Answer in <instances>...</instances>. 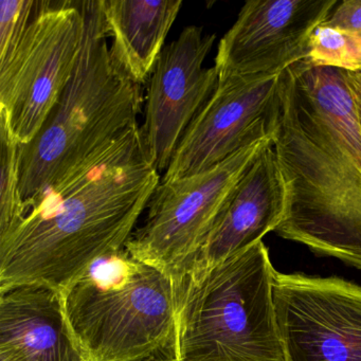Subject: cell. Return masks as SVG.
Instances as JSON below:
<instances>
[{
  "instance_id": "cell-19",
  "label": "cell",
  "mask_w": 361,
  "mask_h": 361,
  "mask_svg": "<svg viewBox=\"0 0 361 361\" xmlns=\"http://www.w3.org/2000/svg\"><path fill=\"white\" fill-rule=\"evenodd\" d=\"M344 78H345L346 84H348V90H350L353 100H354L359 123L361 126V71H358V73L344 71Z\"/></svg>"
},
{
  "instance_id": "cell-17",
  "label": "cell",
  "mask_w": 361,
  "mask_h": 361,
  "mask_svg": "<svg viewBox=\"0 0 361 361\" xmlns=\"http://www.w3.org/2000/svg\"><path fill=\"white\" fill-rule=\"evenodd\" d=\"M33 0L0 1V64L7 62L26 35L35 13Z\"/></svg>"
},
{
  "instance_id": "cell-7",
  "label": "cell",
  "mask_w": 361,
  "mask_h": 361,
  "mask_svg": "<svg viewBox=\"0 0 361 361\" xmlns=\"http://www.w3.org/2000/svg\"><path fill=\"white\" fill-rule=\"evenodd\" d=\"M84 29L81 1H37L24 39L0 64V111L20 145L37 136L68 85Z\"/></svg>"
},
{
  "instance_id": "cell-11",
  "label": "cell",
  "mask_w": 361,
  "mask_h": 361,
  "mask_svg": "<svg viewBox=\"0 0 361 361\" xmlns=\"http://www.w3.org/2000/svg\"><path fill=\"white\" fill-rule=\"evenodd\" d=\"M337 0H250L217 46L219 78L274 75L304 60Z\"/></svg>"
},
{
  "instance_id": "cell-1",
  "label": "cell",
  "mask_w": 361,
  "mask_h": 361,
  "mask_svg": "<svg viewBox=\"0 0 361 361\" xmlns=\"http://www.w3.org/2000/svg\"><path fill=\"white\" fill-rule=\"evenodd\" d=\"M160 179L137 124L24 202L0 235V293L37 286L62 295L94 262L124 249Z\"/></svg>"
},
{
  "instance_id": "cell-3",
  "label": "cell",
  "mask_w": 361,
  "mask_h": 361,
  "mask_svg": "<svg viewBox=\"0 0 361 361\" xmlns=\"http://www.w3.org/2000/svg\"><path fill=\"white\" fill-rule=\"evenodd\" d=\"M264 243L175 280V361H285Z\"/></svg>"
},
{
  "instance_id": "cell-14",
  "label": "cell",
  "mask_w": 361,
  "mask_h": 361,
  "mask_svg": "<svg viewBox=\"0 0 361 361\" xmlns=\"http://www.w3.org/2000/svg\"><path fill=\"white\" fill-rule=\"evenodd\" d=\"M181 6V0H101L111 59L138 85L151 78Z\"/></svg>"
},
{
  "instance_id": "cell-18",
  "label": "cell",
  "mask_w": 361,
  "mask_h": 361,
  "mask_svg": "<svg viewBox=\"0 0 361 361\" xmlns=\"http://www.w3.org/2000/svg\"><path fill=\"white\" fill-rule=\"evenodd\" d=\"M323 24L343 30H361V0H345L338 4Z\"/></svg>"
},
{
  "instance_id": "cell-13",
  "label": "cell",
  "mask_w": 361,
  "mask_h": 361,
  "mask_svg": "<svg viewBox=\"0 0 361 361\" xmlns=\"http://www.w3.org/2000/svg\"><path fill=\"white\" fill-rule=\"evenodd\" d=\"M0 354L16 361H87L67 320L62 295L37 286L0 293Z\"/></svg>"
},
{
  "instance_id": "cell-4",
  "label": "cell",
  "mask_w": 361,
  "mask_h": 361,
  "mask_svg": "<svg viewBox=\"0 0 361 361\" xmlns=\"http://www.w3.org/2000/svg\"><path fill=\"white\" fill-rule=\"evenodd\" d=\"M83 46L73 78L37 136L20 145V194L31 200L138 124L140 85L109 51L101 0L81 1Z\"/></svg>"
},
{
  "instance_id": "cell-2",
  "label": "cell",
  "mask_w": 361,
  "mask_h": 361,
  "mask_svg": "<svg viewBox=\"0 0 361 361\" xmlns=\"http://www.w3.org/2000/svg\"><path fill=\"white\" fill-rule=\"evenodd\" d=\"M270 126L288 194L276 233L361 270V126L344 71L285 69Z\"/></svg>"
},
{
  "instance_id": "cell-21",
  "label": "cell",
  "mask_w": 361,
  "mask_h": 361,
  "mask_svg": "<svg viewBox=\"0 0 361 361\" xmlns=\"http://www.w3.org/2000/svg\"><path fill=\"white\" fill-rule=\"evenodd\" d=\"M0 361H16L10 357L6 356V355L0 354Z\"/></svg>"
},
{
  "instance_id": "cell-8",
  "label": "cell",
  "mask_w": 361,
  "mask_h": 361,
  "mask_svg": "<svg viewBox=\"0 0 361 361\" xmlns=\"http://www.w3.org/2000/svg\"><path fill=\"white\" fill-rule=\"evenodd\" d=\"M274 302L285 361H361V286L276 271Z\"/></svg>"
},
{
  "instance_id": "cell-15",
  "label": "cell",
  "mask_w": 361,
  "mask_h": 361,
  "mask_svg": "<svg viewBox=\"0 0 361 361\" xmlns=\"http://www.w3.org/2000/svg\"><path fill=\"white\" fill-rule=\"evenodd\" d=\"M20 145L7 114L0 111V235L20 219L24 200L20 194Z\"/></svg>"
},
{
  "instance_id": "cell-6",
  "label": "cell",
  "mask_w": 361,
  "mask_h": 361,
  "mask_svg": "<svg viewBox=\"0 0 361 361\" xmlns=\"http://www.w3.org/2000/svg\"><path fill=\"white\" fill-rule=\"evenodd\" d=\"M271 135L245 145L213 168L156 188L145 224L124 249L174 280L204 246L236 185L271 141Z\"/></svg>"
},
{
  "instance_id": "cell-5",
  "label": "cell",
  "mask_w": 361,
  "mask_h": 361,
  "mask_svg": "<svg viewBox=\"0 0 361 361\" xmlns=\"http://www.w3.org/2000/svg\"><path fill=\"white\" fill-rule=\"evenodd\" d=\"M62 297L87 361H143L170 350L175 280L126 249L94 262Z\"/></svg>"
},
{
  "instance_id": "cell-12",
  "label": "cell",
  "mask_w": 361,
  "mask_h": 361,
  "mask_svg": "<svg viewBox=\"0 0 361 361\" xmlns=\"http://www.w3.org/2000/svg\"><path fill=\"white\" fill-rule=\"evenodd\" d=\"M287 202L286 183L271 139L236 185L185 271L212 267L261 242L282 223Z\"/></svg>"
},
{
  "instance_id": "cell-20",
  "label": "cell",
  "mask_w": 361,
  "mask_h": 361,
  "mask_svg": "<svg viewBox=\"0 0 361 361\" xmlns=\"http://www.w3.org/2000/svg\"><path fill=\"white\" fill-rule=\"evenodd\" d=\"M143 361H175L172 357L170 356H157V357H152V358L145 359Z\"/></svg>"
},
{
  "instance_id": "cell-10",
  "label": "cell",
  "mask_w": 361,
  "mask_h": 361,
  "mask_svg": "<svg viewBox=\"0 0 361 361\" xmlns=\"http://www.w3.org/2000/svg\"><path fill=\"white\" fill-rule=\"evenodd\" d=\"M215 39L202 27L183 29L164 48L149 78L141 132L158 172H166L190 124L216 90V68L204 67Z\"/></svg>"
},
{
  "instance_id": "cell-9",
  "label": "cell",
  "mask_w": 361,
  "mask_h": 361,
  "mask_svg": "<svg viewBox=\"0 0 361 361\" xmlns=\"http://www.w3.org/2000/svg\"><path fill=\"white\" fill-rule=\"evenodd\" d=\"M281 73L219 78L179 142L161 181L197 174L271 135Z\"/></svg>"
},
{
  "instance_id": "cell-16",
  "label": "cell",
  "mask_w": 361,
  "mask_h": 361,
  "mask_svg": "<svg viewBox=\"0 0 361 361\" xmlns=\"http://www.w3.org/2000/svg\"><path fill=\"white\" fill-rule=\"evenodd\" d=\"M305 62L314 67L361 71V30H343L322 24L310 37Z\"/></svg>"
}]
</instances>
